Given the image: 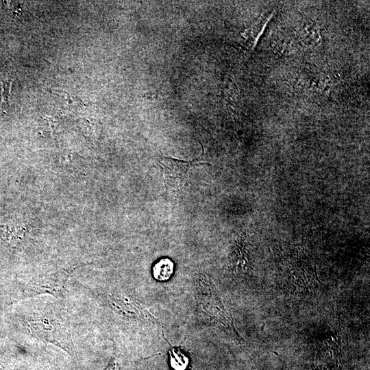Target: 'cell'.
Returning <instances> with one entry per match:
<instances>
[{
	"mask_svg": "<svg viewBox=\"0 0 370 370\" xmlns=\"http://www.w3.org/2000/svg\"><path fill=\"white\" fill-rule=\"evenodd\" d=\"M27 326L35 338L61 348L72 357L75 356L69 318L60 310L51 308L36 314Z\"/></svg>",
	"mask_w": 370,
	"mask_h": 370,
	"instance_id": "cell-1",
	"label": "cell"
},
{
	"mask_svg": "<svg viewBox=\"0 0 370 370\" xmlns=\"http://www.w3.org/2000/svg\"><path fill=\"white\" fill-rule=\"evenodd\" d=\"M158 164L167 189L178 191L186 186L191 172L197 166L210 164L197 160L185 161L162 156Z\"/></svg>",
	"mask_w": 370,
	"mask_h": 370,
	"instance_id": "cell-2",
	"label": "cell"
},
{
	"mask_svg": "<svg viewBox=\"0 0 370 370\" xmlns=\"http://www.w3.org/2000/svg\"><path fill=\"white\" fill-rule=\"evenodd\" d=\"M105 300L109 308L121 316L145 323H158L156 318L138 301L125 294L109 293Z\"/></svg>",
	"mask_w": 370,
	"mask_h": 370,
	"instance_id": "cell-3",
	"label": "cell"
},
{
	"mask_svg": "<svg viewBox=\"0 0 370 370\" xmlns=\"http://www.w3.org/2000/svg\"><path fill=\"white\" fill-rule=\"evenodd\" d=\"M70 270H63L35 278L27 284L25 295L27 297L41 294H50L57 298L63 295Z\"/></svg>",
	"mask_w": 370,
	"mask_h": 370,
	"instance_id": "cell-4",
	"label": "cell"
},
{
	"mask_svg": "<svg viewBox=\"0 0 370 370\" xmlns=\"http://www.w3.org/2000/svg\"><path fill=\"white\" fill-rule=\"evenodd\" d=\"M174 272V263L168 258H163L157 261L152 267L153 278L159 282L170 280Z\"/></svg>",
	"mask_w": 370,
	"mask_h": 370,
	"instance_id": "cell-5",
	"label": "cell"
},
{
	"mask_svg": "<svg viewBox=\"0 0 370 370\" xmlns=\"http://www.w3.org/2000/svg\"><path fill=\"white\" fill-rule=\"evenodd\" d=\"M170 365L173 370H185L188 366V356L179 347H171L169 350Z\"/></svg>",
	"mask_w": 370,
	"mask_h": 370,
	"instance_id": "cell-6",
	"label": "cell"
},
{
	"mask_svg": "<svg viewBox=\"0 0 370 370\" xmlns=\"http://www.w3.org/2000/svg\"><path fill=\"white\" fill-rule=\"evenodd\" d=\"M301 40L308 45H314L319 41V32L318 27L312 22L301 25L299 30Z\"/></svg>",
	"mask_w": 370,
	"mask_h": 370,
	"instance_id": "cell-7",
	"label": "cell"
},
{
	"mask_svg": "<svg viewBox=\"0 0 370 370\" xmlns=\"http://www.w3.org/2000/svg\"><path fill=\"white\" fill-rule=\"evenodd\" d=\"M11 83L0 82V97L2 106H8V98L10 92Z\"/></svg>",
	"mask_w": 370,
	"mask_h": 370,
	"instance_id": "cell-8",
	"label": "cell"
},
{
	"mask_svg": "<svg viewBox=\"0 0 370 370\" xmlns=\"http://www.w3.org/2000/svg\"><path fill=\"white\" fill-rule=\"evenodd\" d=\"M120 369V361L119 358L114 354L108 362L106 367L103 370H119Z\"/></svg>",
	"mask_w": 370,
	"mask_h": 370,
	"instance_id": "cell-9",
	"label": "cell"
}]
</instances>
